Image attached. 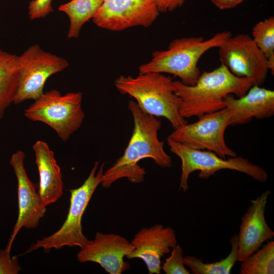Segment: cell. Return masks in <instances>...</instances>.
Masks as SVG:
<instances>
[{"instance_id": "1", "label": "cell", "mask_w": 274, "mask_h": 274, "mask_svg": "<svg viewBox=\"0 0 274 274\" xmlns=\"http://www.w3.org/2000/svg\"><path fill=\"white\" fill-rule=\"evenodd\" d=\"M128 108L133 120L132 135L123 155L104 173L101 182L104 188H110L122 178L132 183L143 182L146 172L138 164L143 159L151 158L163 168H169L172 165L170 156L164 150V142L158 139L160 120L145 112L133 100L129 101Z\"/></svg>"}, {"instance_id": "2", "label": "cell", "mask_w": 274, "mask_h": 274, "mask_svg": "<svg viewBox=\"0 0 274 274\" xmlns=\"http://www.w3.org/2000/svg\"><path fill=\"white\" fill-rule=\"evenodd\" d=\"M175 93L181 98L180 115L184 118L198 117L225 108L224 97L246 94L253 85L251 80L233 74L223 64L200 74L194 85L174 81Z\"/></svg>"}, {"instance_id": "3", "label": "cell", "mask_w": 274, "mask_h": 274, "mask_svg": "<svg viewBox=\"0 0 274 274\" xmlns=\"http://www.w3.org/2000/svg\"><path fill=\"white\" fill-rule=\"evenodd\" d=\"M232 36L230 31H223L208 40L202 37L174 39L166 50L154 51L151 59L139 66V73L169 74L185 85H194L201 74L197 66L200 57L209 50L219 48Z\"/></svg>"}, {"instance_id": "4", "label": "cell", "mask_w": 274, "mask_h": 274, "mask_svg": "<svg viewBox=\"0 0 274 274\" xmlns=\"http://www.w3.org/2000/svg\"><path fill=\"white\" fill-rule=\"evenodd\" d=\"M114 85L120 93L133 97L145 112L166 118L174 129L187 123L180 114L181 100L170 77L153 72L139 73L136 77L120 75Z\"/></svg>"}, {"instance_id": "5", "label": "cell", "mask_w": 274, "mask_h": 274, "mask_svg": "<svg viewBox=\"0 0 274 274\" xmlns=\"http://www.w3.org/2000/svg\"><path fill=\"white\" fill-rule=\"evenodd\" d=\"M105 163L98 171L96 161L87 178L79 187L69 190L70 204L66 218L61 227L50 235L38 239L24 253L27 254L39 248L45 250L59 249L64 246L83 247L89 240L83 232L82 218L97 186L101 184Z\"/></svg>"}, {"instance_id": "6", "label": "cell", "mask_w": 274, "mask_h": 274, "mask_svg": "<svg viewBox=\"0 0 274 274\" xmlns=\"http://www.w3.org/2000/svg\"><path fill=\"white\" fill-rule=\"evenodd\" d=\"M166 141L170 151L181 160L179 190L183 192L188 189V180L190 175L197 170L199 171V178L203 179H208L222 169L236 170L261 183H265L268 179V174L263 168L242 156L223 158L213 152L194 149L168 137Z\"/></svg>"}, {"instance_id": "7", "label": "cell", "mask_w": 274, "mask_h": 274, "mask_svg": "<svg viewBox=\"0 0 274 274\" xmlns=\"http://www.w3.org/2000/svg\"><path fill=\"white\" fill-rule=\"evenodd\" d=\"M82 93L68 92L61 95L57 90L44 92L24 110L25 116L43 122L52 128L66 142L81 126L85 114L82 108Z\"/></svg>"}, {"instance_id": "8", "label": "cell", "mask_w": 274, "mask_h": 274, "mask_svg": "<svg viewBox=\"0 0 274 274\" xmlns=\"http://www.w3.org/2000/svg\"><path fill=\"white\" fill-rule=\"evenodd\" d=\"M17 63L19 81L13 102L15 105L38 99L44 93L48 78L69 65L65 58L45 51L38 44L29 46L17 56Z\"/></svg>"}, {"instance_id": "9", "label": "cell", "mask_w": 274, "mask_h": 274, "mask_svg": "<svg viewBox=\"0 0 274 274\" xmlns=\"http://www.w3.org/2000/svg\"><path fill=\"white\" fill-rule=\"evenodd\" d=\"M229 116L226 108L203 114L197 121L175 129L168 137L194 149L213 152L223 158L236 156L225 140Z\"/></svg>"}, {"instance_id": "10", "label": "cell", "mask_w": 274, "mask_h": 274, "mask_svg": "<svg viewBox=\"0 0 274 274\" xmlns=\"http://www.w3.org/2000/svg\"><path fill=\"white\" fill-rule=\"evenodd\" d=\"M222 64L234 75L252 80L253 85L260 86L268 71L267 58L248 34L230 37L219 47Z\"/></svg>"}, {"instance_id": "11", "label": "cell", "mask_w": 274, "mask_h": 274, "mask_svg": "<svg viewBox=\"0 0 274 274\" xmlns=\"http://www.w3.org/2000/svg\"><path fill=\"white\" fill-rule=\"evenodd\" d=\"M159 13L155 0H103L92 19L100 28L122 31L135 26L148 27Z\"/></svg>"}, {"instance_id": "12", "label": "cell", "mask_w": 274, "mask_h": 274, "mask_svg": "<svg viewBox=\"0 0 274 274\" xmlns=\"http://www.w3.org/2000/svg\"><path fill=\"white\" fill-rule=\"evenodd\" d=\"M25 154L21 150L13 153L10 159L17 181L18 215L6 249L11 252L13 243L20 229L37 227L46 211L32 182L29 179L24 167Z\"/></svg>"}, {"instance_id": "13", "label": "cell", "mask_w": 274, "mask_h": 274, "mask_svg": "<svg viewBox=\"0 0 274 274\" xmlns=\"http://www.w3.org/2000/svg\"><path fill=\"white\" fill-rule=\"evenodd\" d=\"M133 249L131 243L121 235L96 232L93 240L81 248L77 258L82 263H98L110 274H121L130 268L124 258Z\"/></svg>"}, {"instance_id": "14", "label": "cell", "mask_w": 274, "mask_h": 274, "mask_svg": "<svg viewBox=\"0 0 274 274\" xmlns=\"http://www.w3.org/2000/svg\"><path fill=\"white\" fill-rule=\"evenodd\" d=\"M270 192L266 190L255 199L251 200V206L242 217L237 235V261H243L265 242L274 237V232L268 225L264 214Z\"/></svg>"}, {"instance_id": "15", "label": "cell", "mask_w": 274, "mask_h": 274, "mask_svg": "<svg viewBox=\"0 0 274 274\" xmlns=\"http://www.w3.org/2000/svg\"><path fill=\"white\" fill-rule=\"evenodd\" d=\"M131 243L134 249L126 256L127 258L141 259L146 264L149 273L160 274L161 258L170 252V249L177 244V241L173 228L155 224L142 228L135 234Z\"/></svg>"}, {"instance_id": "16", "label": "cell", "mask_w": 274, "mask_h": 274, "mask_svg": "<svg viewBox=\"0 0 274 274\" xmlns=\"http://www.w3.org/2000/svg\"><path fill=\"white\" fill-rule=\"evenodd\" d=\"M225 108L229 112V126L248 123L253 118L263 119L274 115V91L258 85H252L244 96L232 95L224 98Z\"/></svg>"}, {"instance_id": "17", "label": "cell", "mask_w": 274, "mask_h": 274, "mask_svg": "<svg viewBox=\"0 0 274 274\" xmlns=\"http://www.w3.org/2000/svg\"><path fill=\"white\" fill-rule=\"evenodd\" d=\"M33 150L39 174L38 192L44 204L47 206L55 202L63 195L62 175L54 153L47 143L37 141L33 146Z\"/></svg>"}, {"instance_id": "18", "label": "cell", "mask_w": 274, "mask_h": 274, "mask_svg": "<svg viewBox=\"0 0 274 274\" xmlns=\"http://www.w3.org/2000/svg\"><path fill=\"white\" fill-rule=\"evenodd\" d=\"M17 55L0 49V119L13 103L19 81Z\"/></svg>"}, {"instance_id": "19", "label": "cell", "mask_w": 274, "mask_h": 274, "mask_svg": "<svg viewBox=\"0 0 274 274\" xmlns=\"http://www.w3.org/2000/svg\"><path fill=\"white\" fill-rule=\"evenodd\" d=\"M103 0H71L60 5L59 11L68 17L70 26L67 34L69 39L79 38L83 25L93 18Z\"/></svg>"}, {"instance_id": "20", "label": "cell", "mask_w": 274, "mask_h": 274, "mask_svg": "<svg viewBox=\"0 0 274 274\" xmlns=\"http://www.w3.org/2000/svg\"><path fill=\"white\" fill-rule=\"evenodd\" d=\"M231 250L229 254L220 261L204 263L202 259L194 256L184 258V262L194 274H229L237 261L238 237L232 235L230 239Z\"/></svg>"}, {"instance_id": "21", "label": "cell", "mask_w": 274, "mask_h": 274, "mask_svg": "<svg viewBox=\"0 0 274 274\" xmlns=\"http://www.w3.org/2000/svg\"><path fill=\"white\" fill-rule=\"evenodd\" d=\"M242 262L240 274H273L274 241L267 242Z\"/></svg>"}, {"instance_id": "22", "label": "cell", "mask_w": 274, "mask_h": 274, "mask_svg": "<svg viewBox=\"0 0 274 274\" xmlns=\"http://www.w3.org/2000/svg\"><path fill=\"white\" fill-rule=\"evenodd\" d=\"M252 33L253 40L266 58L274 56V17L256 23Z\"/></svg>"}, {"instance_id": "23", "label": "cell", "mask_w": 274, "mask_h": 274, "mask_svg": "<svg viewBox=\"0 0 274 274\" xmlns=\"http://www.w3.org/2000/svg\"><path fill=\"white\" fill-rule=\"evenodd\" d=\"M183 251L179 244L172 248L170 256L165 259L161 269L166 274H189L184 262Z\"/></svg>"}, {"instance_id": "24", "label": "cell", "mask_w": 274, "mask_h": 274, "mask_svg": "<svg viewBox=\"0 0 274 274\" xmlns=\"http://www.w3.org/2000/svg\"><path fill=\"white\" fill-rule=\"evenodd\" d=\"M21 269L17 256L11 257L10 252L0 249V274H17Z\"/></svg>"}, {"instance_id": "25", "label": "cell", "mask_w": 274, "mask_h": 274, "mask_svg": "<svg viewBox=\"0 0 274 274\" xmlns=\"http://www.w3.org/2000/svg\"><path fill=\"white\" fill-rule=\"evenodd\" d=\"M52 0H32L28 6V15L31 20L45 17L54 11Z\"/></svg>"}, {"instance_id": "26", "label": "cell", "mask_w": 274, "mask_h": 274, "mask_svg": "<svg viewBox=\"0 0 274 274\" xmlns=\"http://www.w3.org/2000/svg\"><path fill=\"white\" fill-rule=\"evenodd\" d=\"M186 0H155L159 12H172L183 6Z\"/></svg>"}, {"instance_id": "27", "label": "cell", "mask_w": 274, "mask_h": 274, "mask_svg": "<svg viewBox=\"0 0 274 274\" xmlns=\"http://www.w3.org/2000/svg\"><path fill=\"white\" fill-rule=\"evenodd\" d=\"M245 0H211V2L220 10L234 8Z\"/></svg>"}]
</instances>
